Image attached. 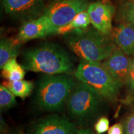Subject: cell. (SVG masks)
Here are the masks:
<instances>
[{"label":"cell","mask_w":134,"mask_h":134,"mask_svg":"<svg viewBox=\"0 0 134 134\" xmlns=\"http://www.w3.org/2000/svg\"><path fill=\"white\" fill-rule=\"evenodd\" d=\"M21 62L26 70L46 75H70L76 69L71 55L54 43H44L25 50L21 54Z\"/></svg>","instance_id":"1"},{"label":"cell","mask_w":134,"mask_h":134,"mask_svg":"<svg viewBox=\"0 0 134 134\" xmlns=\"http://www.w3.org/2000/svg\"><path fill=\"white\" fill-rule=\"evenodd\" d=\"M76 83L68 74L43 76L38 81L36 89L37 106L43 111H62Z\"/></svg>","instance_id":"2"},{"label":"cell","mask_w":134,"mask_h":134,"mask_svg":"<svg viewBox=\"0 0 134 134\" xmlns=\"http://www.w3.org/2000/svg\"><path fill=\"white\" fill-rule=\"evenodd\" d=\"M66 43L70 49L81 59L90 62H103L117 48L109 36L96 29L73 32L66 38Z\"/></svg>","instance_id":"3"},{"label":"cell","mask_w":134,"mask_h":134,"mask_svg":"<svg viewBox=\"0 0 134 134\" xmlns=\"http://www.w3.org/2000/svg\"><path fill=\"white\" fill-rule=\"evenodd\" d=\"M74 76L78 81L92 87L104 99L114 103L118 99L122 87L112 76L101 62L81 59Z\"/></svg>","instance_id":"4"},{"label":"cell","mask_w":134,"mask_h":134,"mask_svg":"<svg viewBox=\"0 0 134 134\" xmlns=\"http://www.w3.org/2000/svg\"><path fill=\"white\" fill-rule=\"evenodd\" d=\"M104 100L92 87L78 81L66 104L68 114L80 123L86 122L98 114Z\"/></svg>","instance_id":"5"},{"label":"cell","mask_w":134,"mask_h":134,"mask_svg":"<svg viewBox=\"0 0 134 134\" xmlns=\"http://www.w3.org/2000/svg\"><path fill=\"white\" fill-rule=\"evenodd\" d=\"M88 0H58L46 8L43 14L57 28L65 26L79 13L88 9Z\"/></svg>","instance_id":"6"},{"label":"cell","mask_w":134,"mask_h":134,"mask_svg":"<svg viewBox=\"0 0 134 134\" xmlns=\"http://www.w3.org/2000/svg\"><path fill=\"white\" fill-rule=\"evenodd\" d=\"M1 2L6 14L23 23L39 18L47 8L44 0H1Z\"/></svg>","instance_id":"7"},{"label":"cell","mask_w":134,"mask_h":134,"mask_svg":"<svg viewBox=\"0 0 134 134\" xmlns=\"http://www.w3.org/2000/svg\"><path fill=\"white\" fill-rule=\"evenodd\" d=\"M57 31L58 28L52 23L49 18L43 14L37 19L23 23L14 41L17 45L21 46L31 40L57 34Z\"/></svg>","instance_id":"8"},{"label":"cell","mask_w":134,"mask_h":134,"mask_svg":"<svg viewBox=\"0 0 134 134\" xmlns=\"http://www.w3.org/2000/svg\"><path fill=\"white\" fill-rule=\"evenodd\" d=\"M76 126L65 115L53 114L41 119L27 130L26 134H74Z\"/></svg>","instance_id":"9"},{"label":"cell","mask_w":134,"mask_h":134,"mask_svg":"<svg viewBox=\"0 0 134 134\" xmlns=\"http://www.w3.org/2000/svg\"><path fill=\"white\" fill-rule=\"evenodd\" d=\"M87 11L94 29L106 36L113 32L112 21L115 8L109 0H99L92 3L89 4Z\"/></svg>","instance_id":"10"},{"label":"cell","mask_w":134,"mask_h":134,"mask_svg":"<svg viewBox=\"0 0 134 134\" xmlns=\"http://www.w3.org/2000/svg\"><path fill=\"white\" fill-rule=\"evenodd\" d=\"M133 57L117 47L102 64L122 87L124 86L132 66Z\"/></svg>","instance_id":"11"},{"label":"cell","mask_w":134,"mask_h":134,"mask_svg":"<svg viewBox=\"0 0 134 134\" xmlns=\"http://www.w3.org/2000/svg\"><path fill=\"white\" fill-rule=\"evenodd\" d=\"M113 37L117 47L134 57V25L122 22L113 31Z\"/></svg>","instance_id":"12"},{"label":"cell","mask_w":134,"mask_h":134,"mask_svg":"<svg viewBox=\"0 0 134 134\" xmlns=\"http://www.w3.org/2000/svg\"><path fill=\"white\" fill-rule=\"evenodd\" d=\"M91 24L90 16L87 10L80 13L69 24L58 28V34H66L70 32H81L88 29L89 25Z\"/></svg>","instance_id":"13"},{"label":"cell","mask_w":134,"mask_h":134,"mask_svg":"<svg viewBox=\"0 0 134 134\" xmlns=\"http://www.w3.org/2000/svg\"><path fill=\"white\" fill-rule=\"evenodd\" d=\"M20 46L17 45L14 39L1 38L0 41V68L12 58H16L19 53Z\"/></svg>","instance_id":"14"},{"label":"cell","mask_w":134,"mask_h":134,"mask_svg":"<svg viewBox=\"0 0 134 134\" xmlns=\"http://www.w3.org/2000/svg\"><path fill=\"white\" fill-rule=\"evenodd\" d=\"M3 85L15 96L19 97L23 99L31 95L34 87L33 82L24 80L4 81Z\"/></svg>","instance_id":"15"},{"label":"cell","mask_w":134,"mask_h":134,"mask_svg":"<svg viewBox=\"0 0 134 134\" xmlns=\"http://www.w3.org/2000/svg\"><path fill=\"white\" fill-rule=\"evenodd\" d=\"M2 76L8 81H17L23 80L26 71L21 64L18 63L16 58H12L2 68Z\"/></svg>","instance_id":"16"},{"label":"cell","mask_w":134,"mask_h":134,"mask_svg":"<svg viewBox=\"0 0 134 134\" xmlns=\"http://www.w3.org/2000/svg\"><path fill=\"white\" fill-rule=\"evenodd\" d=\"M125 87V93L121 100V104L134 109V57Z\"/></svg>","instance_id":"17"},{"label":"cell","mask_w":134,"mask_h":134,"mask_svg":"<svg viewBox=\"0 0 134 134\" xmlns=\"http://www.w3.org/2000/svg\"><path fill=\"white\" fill-rule=\"evenodd\" d=\"M15 96L3 85L0 86V109L4 112L17 105Z\"/></svg>","instance_id":"18"},{"label":"cell","mask_w":134,"mask_h":134,"mask_svg":"<svg viewBox=\"0 0 134 134\" xmlns=\"http://www.w3.org/2000/svg\"><path fill=\"white\" fill-rule=\"evenodd\" d=\"M119 16L122 21L134 25V2L125 1L119 9Z\"/></svg>","instance_id":"19"},{"label":"cell","mask_w":134,"mask_h":134,"mask_svg":"<svg viewBox=\"0 0 134 134\" xmlns=\"http://www.w3.org/2000/svg\"><path fill=\"white\" fill-rule=\"evenodd\" d=\"M109 129V121L106 117H101L97 120L94 125V129L98 134H103Z\"/></svg>","instance_id":"20"},{"label":"cell","mask_w":134,"mask_h":134,"mask_svg":"<svg viewBox=\"0 0 134 134\" xmlns=\"http://www.w3.org/2000/svg\"><path fill=\"white\" fill-rule=\"evenodd\" d=\"M124 124V134H134V113L127 117Z\"/></svg>","instance_id":"21"},{"label":"cell","mask_w":134,"mask_h":134,"mask_svg":"<svg viewBox=\"0 0 134 134\" xmlns=\"http://www.w3.org/2000/svg\"><path fill=\"white\" fill-rule=\"evenodd\" d=\"M124 124L121 123H117L110 127L108 130V134H124Z\"/></svg>","instance_id":"22"},{"label":"cell","mask_w":134,"mask_h":134,"mask_svg":"<svg viewBox=\"0 0 134 134\" xmlns=\"http://www.w3.org/2000/svg\"><path fill=\"white\" fill-rule=\"evenodd\" d=\"M74 134H94L93 132L90 129H81L76 130Z\"/></svg>","instance_id":"23"},{"label":"cell","mask_w":134,"mask_h":134,"mask_svg":"<svg viewBox=\"0 0 134 134\" xmlns=\"http://www.w3.org/2000/svg\"><path fill=\"white\" fill-rule=\"evenodd\" d=\"M1 134H11V133H8L7 132H1Z\"/></svg>","instance_id":"24"},{"label":"cell","mask_w":134,"mask_h":134,"mask_svg":"<svg viewBox=\"0 0 134 134\" xmlns=\"http://www.w3.org/2000/svg\"><path fill=\"white\" fill-rule=\"evenodd\" d=\"M125 1H133V2H134V0H125Z\"/></svg>","instance_id":"25"}]
</instances>
